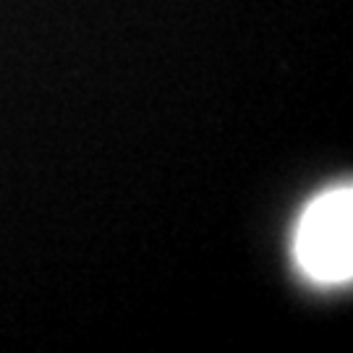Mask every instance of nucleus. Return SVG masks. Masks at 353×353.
<instances>
[{
	"label": "nucleus",
	"mask_w": 353,
	"mask_h": 353,
	"mask_svg": "<svg viewBox=\"0 0 353 353\" xmlns=\"http://www.w3.org/2000/svg\"><path fill=\"white\" fill-rule=\"evenodd\" d=\"M299 262L319 283H341L353 270V194L351 189L319 196L301 217Z\"/></svg>",
	"instance_id": "f257e3e1"
}]
</instances>
